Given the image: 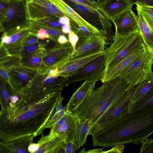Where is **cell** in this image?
<instances>
[{"label": "cell", "instance_id": "6da1fadb", "mask_svg": "<svg viewBox=\"0 0 153 153\" xmlns=\"http://www.w3.org/2000/svg\"><path fill=\"white\" fill-rule=\"evenodd\" d=\"M62 86L22 95L9 109L0 111V139L7 143L22 137L42 134L61 95Z\"/></svg>", "mask_w": 153, "mask_h": 153}, {"label": "cell", "instance_id": "7a4b0ae2", "mask_svg": "<svg viewBox=\"0 0 153 153\" xmlns=\"http://www.w3.org/2000/svg\"><path fill=\"white\" fill-rule=\"evenodd\" d=\"M153 132V109L136 114L122 115L92 136L94 146L112 147L119 145H137Z\"/></svg>", "mask_w": 153, "mask_h": 153}, {"label": "cell", "instance_id": "3957f363", "mask_svg": "<svg viewBox=\"0 0 153 153\" xmlns=\"http://www.w3.org/2000/svg\"><path fill=\"white\" fill-rule=\"evenodd\" d=\"M94 88L88 92L82 103L72 113L79 119L88 120L91 128L102 113L130 89L126 82L118 76Z\"/></svg>", "mask_w": 153, "mask_h": 153}, {"label": "cell", "instance_id": "277c9868", "mask_svg": "<svg viewBox=\"0 0 153 153\" xmlns=\"http://www.w3.org/2000/svg\"><path fill=\"white\" fill-rule=\"evenodd\" d=\"M112 40L113 42L110 46L104 51L106 59L104 72L120 62L143 43L137 32L122 36L114 34Z\"/></svg>", "mask_w": 153, "mask_h": 153}, {"label": "cell", "instance_id": "5b68a950", "mask_svg": "<svg viewBox=\"0 0 153 153\" xmlns=\"http://www.w3.org/2000/svg\"><path fill=\"white\" fill-rule=\"evenodd\" d=\"M153 51L147 49L117 76L125 81L130 88L146 80L153 79Z\"/></svg>", "mask_w": 153, "mask_h": 153}, {"label": "cell", "instance_id": "8992f818", "mask_svg": "<svg viewBox=\"0 0 153 153\" xmlns=\"http://www.w3.org/2000/svg\"><path fill=\"white\" fill-rule=\"evenodd\" d=\"M132 87L100 116L89 130L88 135H94L120 117L128 107L133 93Z\"/></svg>", "mask_w": 153, "mask_h": 153}, {"label": "cell", "instance_id": "52a82bcc", "mask_svg": "<svg viewBox=\"0 0 153 153\" xmlns=\"http://www.w3.org/2000/svg\"><path fill=\"white\" fill-rule=\"evenodd\" d=\"M49 70H40L20 91L22 95L34 94L58 86H66L67 78L53 76L49 73Z\"/></svg>", "mask_w": 153, "mask_h": 153}, {"label": "cell", "instance_id": "ba28073f", "mask_svg": "<svg viewBox=\"0 0 153 153\" xmlns=\"http://www.w3.org/2000/svg\"><path fill=\"white\" fill-rule=\"evenodd\" d=\"M73 48L70 43L61 44L56 42L45 48L42 55L43 70L58 68L68 61L72 56Z\"/></svg>", "mask_w": 153, "mask_h": 153}, {"label": "cell", "instance_id": "9c48e42d", "mask_svg": "<svg viewBox=\"0 0 153 153\" xmlns=\"http://www.w3.org/2000/svg\"><path fill=\"white\" fill-rule=\"evenodd\" d=\"M71 7L87 22L105 34L111 40L114 35L111 22L98 10L90 7L74 3Z\"/></svg>", "mask_w": 153, "mask_h": 153}, {"label": "cell", "instance_id": "30bf717a", "mask_svg": "<svg viewBox=\"0 0 153 153\" xmlns=\"http://www.w3.org/2000/svg\"><path fill=\"white\" fill-rule=\"evenodd\" d=\"M3 32L28 26L26 3L24 0H9L5 16L1 23Z\"/></svg>", "mask_w": 153, "mask_h": 153}, {"label": "cell", "instance_id": "8fae6325", "mask_svg": "<svg viewBox=\"0 0 153 153\" xmlns=\"http://www.w3.org/2000/svg\"><path fill=\"white\" fill-rule=\"evenodd\" d=\"M105 57L104 54L97 58L75 72L67 78L66 86L80 81L95 83L100 80L105 68Z\"/></svg>", "mask_w": 153, "mask_h": 153}, {"label": "cell", "instance_id": "7c38bea8", "mask_svg": "<svg viewBox=\"0 0 153 153\" xmlns=\"http://www.w3.org/2000/svg\"><path fill=\"white\" fill-rule=\"evenodd\" d=\"M30 33L28 25L22 28L9 30L2 32L0 37V42L10 56L20 57L23 47L22 41Z\"/></svg>", "mask_w": 153, "mask_h": 153}, {"label": "cell", "instance_id": "4fadbf2b", "mask_svg": "<svg viewBox=\"0 0 153 153\" xmlns=\"http://www.w3.org/2000/svg\"><path fill=\"white\" fill-rule=\"evenodd\" d=\"M7 71L10 85L15 91L20 93L40 70L20 63L12 65L8 68Z\"/></svg>", "mask_w": 153, "mask_h": 153}, {"label": "cell", "instance_id": "5bb4252c", "mask_svg": "<svg viewBox=\"0 0 153 153\" xmlns=\"http://www.w3.org/2000/svg\"><path fill=\"white\" fill-rule=\"evenodd\" d=\"M108 39V36L104 34L93 35L87 38H82L76 46L75 51L69 60L95 52L104 51L106 45L109 44Z\"/></svg>", "mask_w": 153, "mask_h": 153}, {"label": "cell", "instance_id": "9a60e30c", "mask_svg": "<svg viewBox=\"0 0 153 153\" xmlns=\"http://www.w3.org/2000/svg\"><path fill=\"white\" fill-rule=\"evenodd\" d=\"M28 20L53 16L60 18L65 16L49 1L33 0L31 3H26Z\"/></svg>", "mask_w": 153, "mask_h": 153}, {"label": "cell", "instance_id": "2e32d148", "mask_svg": "<svg viewBox=\"0 0 153 153\" xmlns=\"http://www.w3.org/2000/svg\"><path fill=\"white\" fill-rule=\"evenodd\" d=\"M147 50L146 47L143 42L120 62L104 72L100 80L103 83L117 76Z\"/></svg>", "mask_w": 153, "mask_h": 153}, {"label": "cell", "instance_id": "e0dca14e", "mask_svg": "<svg viewBox=\"0 0 153 153\" xmlns=\"http://www.w3.org/2000/svg\"><path fill=\"white\" fill-rule=\"evenodd\" d=\"M67 137V133L60 134L49 133L46 136L42 134L37 143L39 148L34 153H65L63 144Z\"/></svg>", "mask_w": 153, "mask_h": 153}, {"label": "cell", "instance_id": "ac0fdd59", "mask_svg": "<svg viewBox=\"0 0 153 153\" xmlns=\"http://www.w3.org/2000/svg\"><path fill=\"white\" fill-rule=\"evenodd\" d=\"M112 22L115 26V35L124 36L134 32L139 33L137 16L132 10H126L119 15Z\"/></svg>", "mask_w": 153, "mask_h": 153}, {"label": "cell", "instance_id": "d6986e66", "mask_svg": "<svg viewBox=\"0 0 153 153\" xmlns=\"http://www.w3.org/2000/svg\"><path fill=\"white\" fill-rule=\"evenodd\" d=\"M103 53L104 51L96 52L70 60L56 68L57 74L68 78L82 67L103 55Z\"/></svg>", "mask_w": 153, "mask_h": 153}, {"label": "cell", "instance_id": "ffe728a7", "mask_svg": "<svg viewBox=\"0 0 153 153\" xmlns=\"http://www.w3.org/2000/svg\"><path fill=\"white\" fill-rule=\"evenodd\" d=\"M49 1L65 15L71 19V21L73 22H74L78 26H84L94 35L104 34L87 22L63 0Z\"/></svg>", "mask_w": 153, "mask_h": 153}, {"label": "cell", "instance_id": "44dd1931", "mask_svg": "<svg viewBox=\"0 0 153 153\" xmlns=\"http://www.w3.org/2000/svg\"><path fill=\"white\" fill-rule=\"evenodd\" d=\"M91 127L88 120H81L77 117L75 127L67 132L66 140L72 142L78 150L85 144Z\"/></svg>", "mask_w": 153, "mask_h": 153}, {"label": "cell", "instance_id": "7402d4cb", "mask_svg": "<svg viewBox=\"0 0 153 153\" xmlns=\"http://www.w3.org/2000/svg\"><path fill=\"white\" fill-rule=\"evenodd\" d=\"M134 4L127 0H107L99 11L110 22L122 13L132 10Z\"/></svg>", "mask_w": 153, "mask_h": 153}, {"label": "cell", "instance_id": "603a6c76", "mask_svg": "<svg viewBox=\"0 0 153 153\" xmlns=\"http://www.w3.org/2000/svg\"><path fill=\"white\" fill-rule=\"evenodd\" d=\"M95 83L85 81L72 95L67 104V111L72 113L82 103L88 92L95 88Z\"/></svg>", "mask_w": 153, "mask_h": 153}, {"label": "cell", "instance_id": "cb8c5ba5", "mask_svg": "<svg viewBox=\"0 0 153 153\" xmlns=\"http://www.w3.org/2000/svg\"><path fill=\"white\" fill-rule=\"evenodd\" d=\"M153 109V88L140 100L128 107L122 115L130 114H136ZM121 115V116H122Z\"/></svg>", "mask_w": 153, "mask_h": 153}, {"label": "cell", "instance_id": "d4e9b609", "mask_svg": "<svg viewBox=\"0 0 153 153\" xmlns=\"http://www.w3.org/2000/svg\"><path fill=\"white\" fill-rule=\"evenodd\" d=\"M136 9L139 33L147 49L153 51V28L144 19L139 10Z\"/></svg>", "mask_w": 153, "mask_h": 153}, {"label": "cell", "instance_id": "484cf974", "mask_svg": "<svg viewBox=\"0 0 153 153\" xmlns=\"http://www.w3.org/2000/svg\"><path fill=\"white\" fill-rule=\"evenodd\" d=\"M19 92L15 91L10 84L0 75V104L2 111L6 110L13 106L11 101L12 96Z\"/></svg>", "mask_w": 153, "mask_h": 153}, {"label": "cell", "instance_id": "4316f807", "mask_svg": "<svg viewBox=\"0 0 153 153\" xmlns=\"http://www.w3.org/2000/svg\"><path fill=\"white\" fill-rule=\"evenodd\" d=\"M33 134L27 135L6 143L10 153H28V148L33 142Z\"/></svg>", "mask_w": 153, "mask_h": 153}, {"label": "cell", "instance_id": "83f0119b", "mask_svg": "<svg viewBox=\"0 0 153 153\" xmlns=\"http://www.w3.org/2000/svg\"><path fill=\"white\" fill-rule=\"evenodd\" d=\"M153 79L146 80L132 87L133 92L128 107L140 100L153 88Z\"/></svg>", "mask_w": 153, "mask_h": 153}, {"label": "cell", "instance_id": "f1b7e54d", "mask_svg": "<svg viewBox=\"0 0 153 153\" xmlns=\"http://www.w3.org/2000/svg\"><path fill=\"white\" fill-rule=\"evenodd\" d=\"M44 50L38 51L20 59V63L33 69L43 70L42 67V55Z\"/></svg>", "mask_w": 153, "mask_h": 153}, {"label": "cell", "instance_id": "f546056e", "mask_svg": "<svg viewBox=\"0 0 153 153\" xmlns=\"http://www.w3.org/2000/svg\"><path fill=\"white\" fill-rule=\"evenodd\" d=\"M143 17L149 25L153 28V6L142 1H137L135 4Z\"/></svg>", "mask_w": 153, "mask_h": 153}, {"label": "cell", "instance_id": "4dcf8cb0", "mask_svg": "<svg viewBox=\"0 0 153 153\" xmlns=\"http://www.w3.org/2000/svg\"><path fill=\"white\" fill-rule=\"evenodd\" d=\"M45 43L36 42L32 44L23 47L20 52V59L39 51H44L46 46Z\"/></svg>", "mask_w": 153, "mask_h": 153}, {"label": "cell", "instance_id": "1f68e13d", "mask_svg": "<svg viewBox=\"0 0 153 153\" xmlns=\"http://www.w3.org/2000/svg\"><path fill=\"white\" fill-rule=\"evenodd\" d=\"M76 119V117L73 113H71L56 133L62 134L72 130L75 127Z\"/></svg>", "mask_w": 153, "mask_h": 153}, {"label": "cell", "instance_id": "d6a6232c", "mask_svg": "<svg viewBox=\"0 0 153 153\" xmlns=\"http://www.w3.org/2000/svg\"><path fill=\"white\" fill-rule=\"evenodd\" d=\"M66 111L67 107L65 106L61 111L54 112L47 123L45 126V128H48L51 129L56 123L63 116Z\"/></svg>", "mask_w": 153, "mask_h": 153}, {"label": "cell", "instance_id": "836d02e7", "mask_svg": "<svg viewBox=\"0 0 153 153\" xmlns=\"http://www.w3.org/2000/svg\"><path fill=\"white\" fill-rule=\"evenodd\" d=\"M142 146L141 148L140 153H153V140L147 138L142 141Z\"/></svg>", "mask_w": 153, "mask_h": 153}, {"label": "cell", "instance_id": "e575fe53", "mask_svg": "<svg viewBox=\"0 0 153 153\" xmlns=\"http://www.w3.org/2000/svg\"><path fill=\"white\" fill-rule=\"evenodd\" d=\"M38 39L36 35L30 33L23 39L22 46L24 47L37 42Z\"/></svg>", "mask_w": 153, "mask_h": 153}, {"label": "cell", "instance_id": "d590c367", "mask_svg": "<svg viewBox=\"0 0 153 153\" xmlns=\"http://www.w3.org/2000/svg\"><path fill=\"white\" fill-rule=\"evenodd\" d=\"M70 113L67 111L63 116L56 123L52 128L50 129L51 131L49 133L51 134L56 133L58 129L63 123Z\"/></svg>", "mask_w": 153, "mask_h": 153}, {"label": "cell", "instance_id": "8d00e7d4", "mask_svg": "<svg viewBox=\"0 0 153 153\" xmlns=\"http://www.w3.org/2000/svg\"><path fill=\"white\" fill-rule=\"evenodd\" d=\"M8 7V1L0 0V22L3 20L6 16Z\"/></svg>", "mask_w": 153, "mask_h": 153}, {"label": "cell", "instance_id": "74e56055", "mask_svg": "<svg viewBox=\"0 0 153 153\" xmlns=\"http://www.w3.org/2000/svg\"><path fill=\"white\" fill-rule=\"evenodd\" d=\"M68 33L69 42L73 48L72 55L75 51L76 45L79 38L77 35L73 31L71 30Z\"/></svg>", "mask_w": 153, "mask_h": 153}, {"label": "cell", "instance_id": "f35d334b", "mask_svg": "<svg viewBox=\"0 0 153 153\" xmlns=\"http://www.w3.org/2000/svg\"><path fill=\"white\" fill-rule=\"evenodd\" d=\"M63 147L66 153H74L78 150L73 142L70 140H65Z\"/></svg>", "mask_w": 153, "mask_h": 153}, {"label": "cell", "instance_id": "ab89813d", "mask_svg": "<svg viewBox=\"0 0 153 153\" xmlns=\"http://www.w3.org/2000/svg\"><path fill=\"white\" fill-rule=\"evenodd\" d=\"M76 34H78L80 37L84 38L89 37L93 35L91 32L88 30L85 27L80 25L76 30Z\"/></svg>", "mask_w": 153, "mask_h": 153}, {"label": "cell", "instance_id": "60d3db41", "mask_svg": "<svg viewBox=\"0 0 153 153\" xmlns=\"http://www.w3.org/2000/svg\"><path fill=\"white\" fill-rule=\"evenodd\" d=\"M79 4L91 7L95 9L100 10V7L98 5L96 1L93 2L88 0H76Z\"/></svg>", "mask_w": 153, "mask_h": 153}, {"label": "cell", "instance_id": "b9f144b4", "mask_svg": "<svg viewBox=\"0 0 153 153\" xmlns=\"http://www.w3.org/2000/svg\"><path fill=\"white\" fill-rule=\"evenodd\" d=\"M10 56L8 54L0 40V63L3 62Z\"/></svg>", "mask_w": 153, "mask_h": 153}, {"label": "cell", "instance_id": "7bdbcfd3", "mask_svg": "<svg viewBox=\"0 0 153 153\" xmlns=\"http://www.w3.org/2000/svg\"><path fill=\"white\" fill-rule=\"evenodd\" d=\"M36 35L38 39L40 40L50 38V36L47 31L43 28H40L37 30Z\"/></svg>", "mask_w": 153, "mask_h": 153}, {"label": "cell", "instance_id": "ee69618b", "mask_svg": "<svg viewBox=\"0 0 153 153\" xmlns=\"http://www.w3.org/2000/svg\"><path fill=\"white\" fill-rule=\"evenodd\" d=\"M112 148L103 153H122L124 151L125 146L124 145H119L112 147Z\"/></svg>", "mask_w": 153, "mask_h": 153}, {"label": "cell", "instance_id": "f6af8a7d", "mask_svg": "<svg viewBox=\"0 0 153 153\" xmlns=\"http://www.w3.org/2000/svg\"><path fill=\"white\" fill-rule=\"evenodd\" d=\"M0 75L10 83L8 71L1 63H0Z\"/></svg>", "mask_w": 153, "mask_h": 153}, {"label": "cell", "instance_id": "bcb514c9", "mask_svg": "<svg viewBox=\"0 0 153 153\" xmlns=\"http://www.w3.org/2000/svg\"><path fill=\"white\" fill-rule=\"evenodd\" d=\"M58 22L59 24L62 26L67 25L71 27L70 19L68 17L66 16L60 17L58 19Z\"/></svg>", "mask_w": 153, "mask_h": 153}, {"label": "cell", "instance_id": "7dc6e473", "mask_svg": "<svg viewBox=\"0 0 153 153\" xmlns=\"http://www.w3.org/2000/svg\"><path fill=\"white\" fill-rule=\"evenodd\" d=\"M64 98L61 95L59 98L56 106L54 112H57L62 110L64 107L62 106V102Z\"/></svg>", "mask_w": 153, "mask_h": 153}, {"label": "cell", "instance_id": "c3c4849f", "mask_svg": "<svg viewBox=\"0 0 153 153\" xmlns=\"http://www.w3.org/2000/svg\"><path fill=\"white\" fill-rule=\"evenodd\" d=\"M39 146L37 143H31L29 145L28 148V151L29 153H34L35 152L39 149Z\"/></svg>", "mask_w": 153, "mask_h": 153}, {"label": "cell", "instance_id": "681fc988", "mask_svg": "<svg viewBox=\"0 0 153 153\" xmlns=\"http://www.w3.org/2000/svg\"><path fill=\"white\" fill-rule=\"evenodd\" d=\"M0 153H10L7 148L6 143L0 141Z\"/></svg>", "mask_w": 153, "mask_h": 153}, {"label": "cell", "instance_id": "f907efd6", "mask_svg": "<svg viewBox=\"0 0 153 153\" xmlns=\"http://www.w3.org/2000/svg\"><path fill=\"white\" fill-rule=\"evenodd\" d=\"M58 42L61 44H66L69 42V41L66 37L65 35H61L57 39Z\"/></svg>", "mask_w": 153, "mask_h": 153}, {"label": "cell", "instance_id": "816d5d0a", "mask_svg": "<svg viewBox=\"0 0 153 153\" xmlns=\"http://www.w3.org/2000/svg\"><path fill=\"white\" fill-rule=\"evenodd\" d=\"M133 4H135V3L137 1H140L145 2L147 4L153 6V0H127Z\"/></svg>", "mask_w": 153, "mask_h": 153}, {"label": "cell", "instance_id": "f5cc1de1", "mask_svg": "<svg viewBox=\"0 0 153 153\" xmlns=\"http://www.w3.org/2000/svg\"><path fill=\"white\" fill-rule=\"evenodd\" d=\"M71 27L67 25H64L62 26V32L65 34H67L69 33L71 30Z\"/></svg>", "mask_w": 153, "mask_h": 153}, {"label": "cell", "instance_id": "db71d44e", "mask_svg": "<svg viewBox=\"0 0 153 153\" xmlns=\"http://www.w3.org/2000/svg\"><path fill=\"white\" fill-rule=\"evenodd\" d=\"M103 149H94L91 150H88L87 151V153H103V151L102 150Z\"/></svg>", "mask_w": 153, "mask_h": 153}, {"label": "cell", "instance_id": "11a10c76", "mask_svg": "<svg viewBox=\"0 0 153 153\" xmlns=\"http://www.w3.org/2000/svg\"><path fill=\"white\" fill-rule=\"evenodd\" d=\"M107 0H97L96 1L99 7H100Z\"/></svg>", "mask_w": 153, "mask_h": 153}, {"label": "cell", "instance_id": "9f6ffc18", "mask_svg": "<svg viewBox=\"0 0 153 153\" xmlns=\"http://www.w3.org/2000/svg\"><path fill=\"white\" fill-rule=\"evenodd\" d=\"M25 1L26 3H29L32 2L33 0H24Z\"/></svg>", "mask_w": 153, "mask_h": 153}, {"label": "cell", "instance_id": "6f0895ef", "mask_svg": "<svg viewBox=\"0 0 153 153\" xmlns=\"http://www.w3.org/2000/svg\"><path fill=\"white\" fill-rule=\"evenodd\" d=\"M3 32V30L1 25L0 24V33Z\"/></svg>", "mask_w": 153, "mask_h": 153}, {"label": "cell", "instance_id": "680465c9", "mask_svg": "<svg viewBox=\"0 0 153 153\" xmlns=\"http://www.w3.org/2000/svg\"><path fill=\"white\" fill-rule=\"evenodd\" d=\"M88 0L90 1L93 2H95V0Z\"/></svg>", "mask_w": 153, "mask_h": 153}, {"label": "cell", "instance_id": "91938a15", "mask_svg": "<svg viewBox=\"0 0 153 153\" xmlns=\"http://www.w3.org/2000/svg\"><path fill=\"white\" fill-rule=\"evenodd\" d=\"M45 0L49 1V0Z\"/></svg>", "mask_w": 153, "mask_h": 153}, {"label": "cell", "instance_id": "94428289", "mask_svg": "<svg viewBox=\"0 0 153 153\" xmlns=\"http://www.w3.org/2000/svg\"><path fill=\"white\" fill-rule=\"evenodd\" d=\"M0 24H1L0 22Z\"/></svg>", "mask_w": 153, "mask_h": 153}, {"label": "cell", "instance_id": "6125c7cd", "mask_svg": "<svg viewBox=\"0 0 153 153\" xmlns=\"http://www.w3.org/2000/svg\"><path fill=\"white\" fill-rule=\"evenodd\" d=\"M8 0L9 1V0Z\"/></svg>", "mask_w": 153, "mask_h": 153}, {"label": "cell", "instance_id": "be15d7a7", "mask_svg": "<svg viewBox=\"0 0 153 153\" xmlns=\"http://www.w3.org/2000/svg\"><path fill=\"white\" fill-rule=\"evenodd\" d=\"M7 1H8V0H7Z\"/></svg>", "mask_w": 153, "mask_h": 153}]
</instances>
